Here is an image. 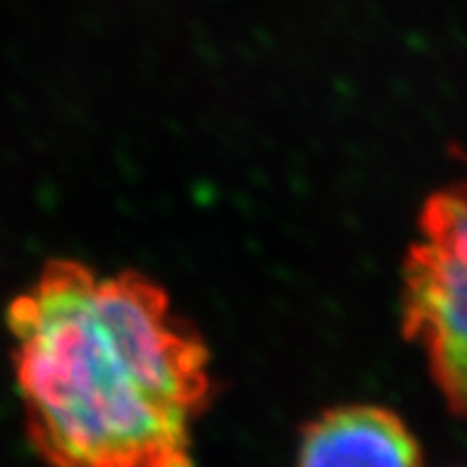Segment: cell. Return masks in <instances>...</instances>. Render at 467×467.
<instances>
[{
    "instance_id": "obj_2",
    "label": "cell",
    "mask_w": 467,
    "mask_h": 467,
    "mask_svg": "<svg viewBox=\"0 0 467 467\" xmlns=\"http://www.w3.org/2000/svg\"><path fill=\"white\" fill-rule=\"evenodd\" d=\"M422 239L406 263V337L422 346L453 412L465 408L467 210L462 186L439 191L422 210Z\"/></svg>"
},
{
    "instance_id": "obj_3",
    "label": "cell",
    "mask_w": 467,
    "mask_h": 467,
    "mask_svg": "<svg viewBox=\"0 0 467 467\" xmlns=\"http://www.w3.org/2000/svg\"><path fill=\"white\" fill-rule=\"evenodd\" d=\"M296 467H422V453L396 412L344 406L307 424Z\"/></svg>"
},
{
    "instance_id": "obj_1",
    "label": "cell",
    "mask_w": 467,
    "mask_h": 467,
    "mask_svg": "<svg viewBox=\"0 0 467 467\" xmlns=\"http://www.w3.org/2000/svg\"><path fill=\"white\" fill-rule=\"evenodd\" d=\"M7 325L29 439L50 467H193L210 356L158 284L53 260Z\"/></svg>"
}]
</instances>
